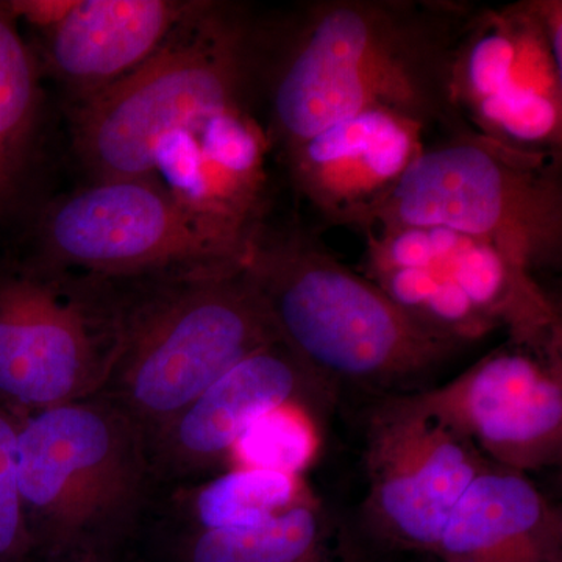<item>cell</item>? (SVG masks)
Wrapping results in <instances>:
<instances>
[{"label": "cell", "instance_id": "cell-1", "mask_svg": "<svg viewBox=\"0 0 562 562\" xmlns=\"http://www.w3.org/2000/svg\"><path fill=\"white\" fill-rule=\"evenodd\" d=\"M476 7L458 0H321L299 14L269 91L281 150L335 122L383 110L425 133L465 128L452 70Z\"/></svg>", "mask_w": 562, "mask_h": 562}, {"label": "cell", "instance_id": "cell-2", "mask_svg": "<svg viewBox=\"0 0 562 562\" xmlns=\"http://www.w3.org/2000/svg\"><path fill=\"white\" fill-rule=\"evenodd\" d=\"M246 272L281 342L336 394H408L460 349L420 328L306 231L261 232Z\"/></svg>", "mask_w": 562, "mask_h": 562}, {"label": "cell", "instance_id": "cell-3", "mask_svg": "<svg viewBox=\"0 0 562 562\" xmlns=\"http://www.w3.org/2000/svg\"><path fill=\"white\" fill-rule=\"evenodd\" d=\"M16 475L35 562L121 558L158 487L143 432L102 397L22 417Z\"/></svg>", "mask_w": 562, "mask_h": 562}, {"label": "cell", "instance_id": "cell-4", "mask_svg": "<svg viewBox=\"0 0 562 562\" xmlns=\"http://www.w3.org/2000/svg\"><path fill=\"white\" fill-rule=\"evenodd\" d=\"M162 280L139 301L116 306V341L94 395L125 414L144 439L233 366L281 341L246 268Z\"/></svg>", "mask_w": 562, "mask_h": 562}, {"label": "cell", "instance_id": "cell-5", "mask_svg": "<svg viewBox=\"0 0 562 562\" xmlns=\"http://www.w3.org/2000/svg\"><path fill=\"white\" fill-rule=\"evenodd\" d=\"M255 33L231 7L195 2L139 68L81 101L74 136L95 180L151 179L158 144L210 111L250 98Z\"/></svg>", "mask_w": 562, "mask_h": 562}, {"label": "cell", "instance_id": "cell-6", "mask_svg": "<svg viewBox=\"0 0 562 562\" xmlns=\"http://www.w3.org/2000/svg\"><path fill=\"white\" fill-rule=\"evenodd\" d=\"M361 273L436 338L509 342L561 360V317L541 283L490 243L443 227H372Z\"/></svg>", "mask_w": 562, "mask_h": 562}, {"label": "cell", "instance_id": "cell-7", "mask_svg": "<svg viewBox=\"0 0 562 562\" xmlns=\"http://www.w3.org/2000/svg\"><path fill=\"white\" fill-rule=\"evenodd\" d=\"M372 227L449 228L490 243L535 277L558 269L561 157L512 149L471 128L442 133L425 144Z\"/></svg>", "mask_w": 562, "mask_h": 562}, {"label": "cell", "instance_id": "cell-8", "mask_svg": "<svg viewBox=\"0 0 562 562\" xmlns=\"http://www.w3.org/2000/svg\"><path fill=\"white\" fill-rule=\"evenodd\" d=\"M562 2L476 7L452 70L465 127L502 146L561 157Z\"/></svg>", "mask_w": 562, "mask_h": 562}, {"label": "cell", "instance_id": "cell-9", "mask_svg": "<svg viewBox=\"0 0 562 562\" xmlns=\"http://www.w3.org/2000/svg\"><path fill=\"white\" fill-rule=\"evenodd\" d=\"M44 235L57 260L99 276H228L249 261L155 179L95 180L50 210Z\"/></svg>", "mask_w": 562, "mask_h": 562}, {"label": "cell", "instance_id": "cell-10", "mask_svg": "<svg viewBox=\"0 0 562 562\" xmlns=\"http://www.w3.org/2000/svg\"><path fill=\"white\" fill-rule=\"evenodd\" d=\"M116 341V306L40 277L0 280V403L18 416L94 397Z\"/></svg>", "mask_w": 562, "mask_h": 562}, {"label": "cell", "instance_id": "cell-11", "mask_svg": "<svg viewBox=\"0 0 562 562\" xmlns=\"http://www.w3.org/2000/svg\"><path fill=\"white\" fill-rule=\"evenodd\" d=\"M490 461L441 422L384 397L368 424L369 530L394 549L435 553L454 505Z\"/></svg>", "mask_w": 562, "mask_h": 562}, {"label": "cell", "instance_id": "cell-12", "mask_svg": "<svg viewBox=\"0 0 562 562\" xmlns=\"http://www.w3.org/2000/svg\"><path fill=\"white\" fill-rule=\"evenodd\" d=\"M503 347L443 386L403 394L492 464L541 471L562 457V368L527 347Z\"/></svg>", "mask_w": 562, "mask_h": 562}, {"label": "cell", "instance_id": "cell-13", "mask_svg": "<svg viewBox=\"0 0 562 562\" xmlns=\"http://www.w3.org/2000/svg\"><path fill=\"white\" fill-rule=\"evenodd\" d=\"M336 392L283 342L254 351L147 436V457L158 486L190 487L228 468L235 442L262 414L299 402L327 413Z\"/></svg>", "mask_w": 562, "mask_h": 562}, {"label": "cell", "instance_id": "cell-14", "mask_svg": "<svg viewBox=\"0 0 562 562\" xmlns=\"http://www.w3.org/2000/svg\"><path fill=\"white\" fill-rule=\"evenodd\" d=\"M271 135L250 98L210 111L158 144L151 179L244 254L262 232Z\"/></svg>", "mask_w": 562, "mask_h": 562}, {"label": "cell", "instance_id": "cell-15", "mask_svg": "<svg viewBox=\"0 0 562 562\" xmlns=\"http://www.w3.org/2000/svg\"><path fill=\"white\" fill-rule=\"evenodd\" d=\"M425 136L398 114L364 111L283 150L284 161L317 220L364 233L424 150Z\"/></svg>", "mask_w": 562, "mask_h": 562}, {"label": "cell", "instance_id": "cell-16", "mask_svg": "<svg viewBox=\"0 0 562 562\" xmlns=\"http://www.w3.org/2000/svg\"><path fill=\"white\" fill-rule=\"evenodd\" d=\"M442 562H562V516L522 472L490 462L454 505Z\"/></svg>", "mask_w": 562, "mask_h": 562}, {"label": "cell", "instance_id": "cell-17", "mask_svg": "<svg viewBox=\"0 0 562 562\" xmlns=\"http://www.w3.org/2000/svg\"><path fill=\"white\" fill-rule=\"evenodd\" d=\"M195 2L77 0L49 32L52 66L81 101L149 60Z\"/></svg>", "mask_w": 562, "mask_h": 562}, {"label": "cell", "instance_id": "cell-18", "mask_svg": "<svg viewBox=\"0 0 562 562\" xmlns=\"http://www.w3.org/2000/svg\"><path fill=\"white\" fill-rule=\"evenodd\" d=\"M161 557L160 562H355V549L312 497L251 530H179Z\"/></svg>", "mask_w": 562, "mask_h": 562}, {"label": "cell", "instance_id": "cell-19", "mask_svg": "<svg viewBox=\"0 0 562 562\" xmlns=\"http://www.w3.org/2000/svg\"><path fill=\"white\" fill-rule=\"evenodd\" d=\"M181 530H251L272 522L313 495L302 476L232 468L194 486L176 490Z\"/></svg>", "mask_w": 562, "mask_h": 562}, {"label": "cell", "instance_id": "cell-20", "mask_svg": "<svg viewBox=\"0 0 562 562\" xmlns=\"http://www.w3.org/2000/svg\"><path fill=\"white\" fill-rule=\"evenodd\" d=\"M14 22L0 7V206L16 190L40 111L35 60Z\"/></svg>", "mask_w": 562, "mask_h": 562}, {"label": "cell", "instance_id": "cell-21", "mask_svg": "<svg viewBox=\"0 0 562 562\" xmlns=\"http://www.w3.org/2000/svg\"><path fill=\"white\" fill-rule=\"evenodd\" d=\"M322 416L319 409L299 402L262 414L233 446L228 468L302 476L319 454Z\"/></svg>", "mask_w": 562, "mask_h": 562}, {"label": "cell", "instance_id": "cell-22", "mask_svg": "<svg viewBox=\"0 0 562 562\" xmlns=\"http://www.w3.org/2000/svg\"><path fill=\"white\" fill-rule=\"evenodd\" d=\"M21 416L0 403V562H35L16 475Z\"/></svg>", "mask_w": 562, "mask_h": 562}, {"label": "cell", "instance_id": "cell-23", "mask_svg": "<svg viewBox=\"0 0 562 562\" xmlns=\"http://www.w3.org/2000/svg\"><path fill=\"white\" fill-rule=\"evenodd\" d=\"M77 0H18L5 5L14 20L22 18L36 27L50 32L66 16Z\"/></svg>", "mask_w": 562, "mask_h": 562}]
</instances>
